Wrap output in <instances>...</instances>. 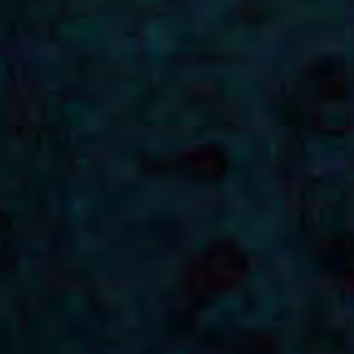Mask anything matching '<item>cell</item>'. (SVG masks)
Instances as JSON below:
<instances>
[{"instance_id":"obj_1","label":"cell","mask_w":354,"mask_h":354,"mask_svg":"<svg viewBox=\"0 0 354 354\" xmlns=\"http://www.w3.org/2000/svg\"><path fill=\"white\" fill-rule=\"evenodd\" d=\"M248 267H250L248 255L236 243H214L189 265L185 284L189 294H194L197 299H207L241 284L243 277L248 274Z\"/></svg>"},{"instance_id":"obj_2","label":"cell","mask_w":354,"mask_h":354,"mask_svg":"<svg viewBox=\"0 0 354 354\" xmlns=\"http://www.w3.org/2000/svg\"><path fill=\"white\" fill-rule=\"evenodd\" d=\"M313 85L320 97L325 100H342L344 97V71L339 61H323L315 66Z\"/></svg>"},{"instance_id":"obj_3","label":"cell","mask_w":354,"mask_h":354,"mask_svg":"<svg viewBox=\"0 0 354 354\" xmlns=\"http://www.w3.org/2000/svg\"><path fill=\"white\" fill-rule=\"evenodd\" d=\"M328 260L335 265L339 279L354 291V236H337L330 243Z\"/></svg>"}]
</instances>
